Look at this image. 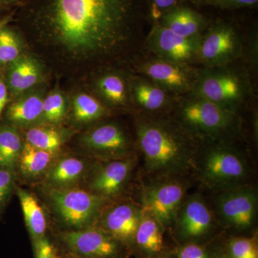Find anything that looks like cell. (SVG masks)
I'll list each match as a JSON object with an SVG mask.
<instances>
[{
  "label": "cell",
  "instance_id": "16",
  "mask_svg": "<svg viewBox=\"0 0 258 258\" xmlns=\"http://www.w3.org/2000/svg\"><path fill=\"white\" fill-rule=\"evenodd\" d=\"M235 34L230 29H215L205 37L200 48L204 60L216 62L232 54L236 46Z\"/></svg>",
  "mask_w": 258,
  "mask_h": 258
},
{
  "label": "cell",
  "instance_id": "12",
  "mask_svg": "<svg viewBox=\"0 0 258 258\" xmlns=\"http://www.w3.org/2000/svg\"><path fill=\"white\" fill-rule=\"evenodd\" d=\"M87 147L106 155H119L128 149V139L118 125L105 124L98 127L84 138Z\"/></svg>",
  "mask_w": 258,
  "mask_h": 258
},
{
  "label": "cell",
  "instance_id": "40",
  "mask_svg": "<svg viewBox=\"0 0 258 258\" xmlns=\"http://www.w3.org/2000/svg\"><path fill=\"white\" fill-rule=\"evenodd\" d=\"M3 23H1V22H0V30H2V28H3Z\"/></svg>",
  "mask_w": 258,
  "mask_h": 258
},
{
  "label": "cell",
  "instance_id": "19",
  "mask_svg": "<svg viewBox=\"0 0 258 258\" xmlns=\"http://www.w3.org/2000/svg\"><path fill=\"white\" fill-rule=\"evenodd\" d=\"M18 197L25 222L34 240L45 236L47 222L43 210L32 194L18 189Z\"/></svg>",
  "mask_w": 258,
  "mask_h": 258
},
{
  "label": "cell",
  "instance_id": "36",
  "mask_svg": "<svg viewBox=\"0 0 258 258\" xmlns=\"http://www.w3.org/2000/svg\"><path fill=\"white\" fill-rule=\"evenodd\" d=\"M176 3V0H154L156 6L159 9L170 8Z\"/></svg>",
  "mask_w": 258,
  "mask_h": 258
},
{
  "label": "cell",
  "instance_id": "11",
  "mask_svg": "<svg viewBox=\"0 0 258 258\" xmlns=\"http://www.w3.org/2000/svg\"><path fill=\"white\" fill-rule=\"evenodd\" d=\"M142 213L135 207L123 204L111 209L106 214L103 225L107 233L121 242L134 240Z\"/></svg>",
  "mask_w": 258,
  "mask_h": 258
},
{
  "label": "cell",
  "instance_id": "18",
  "mask_svg": "<svg viewBox=\"0 0 258 258\" xmlns=\"http://www.w3.org/2000/svg\"><path fill=\"white\" fill-rule=\"evenodd\" d=\"M10 68L9 86L13 92L20 93L36 84L40 79V69L30 57H18Z\"/></svg>",
  "mask_w": 258,
  "mask_h": 258
},
{
  "label": "cell",
  "instance_id": "2",
  "mask_svg": "<svg viewBox=\"0 0 258 258\" xmlns=\"http://www.w3.org/2000/svg\"><path fill=\"white\" fill-rule=\"evenodd\" d=\"M137 137L146 168L151 174L176 175L195 166L196 151L192 140L174 125L145 120L138 125Z\"/></svg>",
  "mask_w": 258,
  "mask_h": 258
},
{
  "label": "cell",
  "instance_id": "41",
  "mask_svg": "<svg viewBox=\"0 0 258 258\" xmlns=\"http://www.w3.org/2000/svg\"><path fill=\"white\" fill-rule=\"evenodd\" d=\"M2 1H8V0H2Z\"/></svg>",
  "mask_w": 258,
  "mask_h": 258
},
{
  "label": "cell",
  "instance_id": "1",
  "mask_svg": "<svg viewBox=\"0 0 258 258\" xmlns=\"http://www.w3.org/2000/svg\"><path fill=\"white\" fill-rule=\"evenodd\" d=\"M125 6L122 0H55L51 25L70 52L102 53L123 40Z\"/></svg>",
  "mask_w": 258,
  "mask_h": 258
},
{
  "label": "cell",
  "instance_id": "31",
  "mask_svg": "<svg viewBox=\"0 0 258 258\" xmlns=\"http://www.w3.org/2000/svg\"><path fill=\"white\" fill-rule=\"evenodd\" d=\"M230 258H258L255 242L249 238L232 239L229 243Z\"/></svg>",
  "mask_w": 258,
  "mask_h": 258
},
{
  "label": "cell",
  "instance_id": "24",
  "mask_svg": "<svg viewBox=\"0 0 258 258\" xmlns=\"http://www.w3.org/2000/svg\"><path fill=\"white\" fill-rule=\"evenodd\" d=\"M164 26L180 36L191 38L200 30V23L193 12L180 9L166 15Z\"/></svg>",
  "mask_w": 258,
  "mask_h": 258
},
{
  "label": "cell",
  "instance_id": "34",
  "mask_svg": "<svg viewBox=\"0 0 258 258\" xmlns=\"http://www.w3.org/2000/svg\"><path fill=\"white\" fill-rule=\"evenodd\" d=\"M177 258H208V256L201 246L189 244L179 249Z\"/></svg>",
  "mask_w": 258,
  "mask_h": 258
},
{
  "label": "cell",
  "instance_id": "27",
  "mask_svg": "<svg viewBox=\"0 0 258 258\" xmlns=\"http://www.w3.org/2000/svg\"><path fill=\"white\" fill-rule=\"evenodd\" d=\"M103 113V106L93 97L83 93L75 98L74 114L78 121H91L101 117Z\"/></svg>",
  "mask_w": 258,
  "mask_h": 258
},
{
  "label": "cell",
  "instance_id": "3",
  "mask_svg": "<svg viewBox=\"0 0 258 258\" xmlns=\"http://www.w3.org/2000/svg\"><path fill=\"white\" fill-rule=\"evenodd\" d=\"M198 177L212 189L228 190L241 186L248 174V166L238 152L230 148H212L195 160Z\"/></svg>",
  "mask_w": 258,
  "mask_h": 258
},
{
  "label": "cell",
  "instance_id": "10",
  "mask_svg": "<svg viewBox=\"0 0 258 258\" xmlns=\"http://www.w3.org/2000/svg\"><path fill=\"white\" fill-rule=\"evenodd\" d=\"M151 42L154 50L170 62L188 60L196 50L192 39L180 36L164 26L154 30Z\"/></svg>",
  "mask_w": 258,
  "mask_h": 258
},
{
  "label": "cell",
  "instance_id": "37",
  "mask_svg": "<svg viewBox=\"0 0 258 258\" xmlns=\"http://www.w3.org/2000/svg\"><path fill=\"white\" fill-rule=\"evenodd\" d=\"M231 3L238 5H254L257 3L258 0H229Z\"/></svg>",
  "mask_w": 258,
  "mask_h": 258
},
{
  "label": "cell",
  "instance_id": "14",
  "mask_svg": "<svg viewBox=\"0 0 258 258\" xmlns=\"http://www.w3.org/2000/svg\"><path fill=\"white\" fill-rule=\"evenodd\" d=\"M240 83L230 76H209L200 83L201 98L222 105L240 96Z\"/></svg>",
  "mask_w": 258,
  "mask_h": 258
},
{
  "label": "cell",
  "instance_id": "21",
  "mask_svg": "<svg viewBox=\"0 0 258 258\" xmlns=\"http://www.w3.org/2000/svg\"><path fill=\"white\" fill-rule=\"evenodd\" d=\"M85 170L84 162L78 158H64L52 166L47 174L51 184L60 187L77 181Z\"/></svg>",
  "mask_w": 258,
  "mask_h": 258
},
{
  "label": "cell",
  "instance_id": "22",
  "mask_svg": "<svg viewBox=\"0 0 258 258\" xmlns=\"http://www.w3.org/2000/svg\"><path fill=\"white\" fill-rule=\"evenodd\" d=\"M43 100L37 95L23 98L9 107L8 115L10 120L18 123H28L42 114Z\"/></svg>",
  "mask_w": 258,
  "mask_h": 258
},
{
  "label": "cell",
  "instance_id": "38",
  "mask_svg": "<svg viewBox=\"0 0 258 258\" xmlns=\"http://www.w3.org/2000/svg\"><path fill=\"white\" fill-rule=\"evenodd\" d=\"M215 258H230V257H227V256H225V255H218V256H217V257H215Z\"/></svg>",
  "mask_w": 258,
  "mask_h": 258
},
{
  "label": "cell",
  "instance_id": "5",
  "mask_svg": "<svg viewBox=\"0 0 258 258\" xmlns=\"http://www.w3.org/2000/svg\"><path fill=\"white\" fill-rule=\"evenodd\" d=\"M217 215L226 225L243 230L253 223L257 195L249 187L239 186L222 191L216 201Z\"/></svg>",
  "mask_w": 258,
  "mask_h": 258
},
{
  "label": "cell",
  "instance_id": "9",
  "mask_svg": "<svg viewBox=\"0 0 258 258\" xmlns=\"http://www.w3.org/2000/svg\"><path fill=\"white\" fill-rule=\"evenodd\" d=\"M180 235L186 239H196L208 233L212 225V212L199 195L181 204L176 218Z\"/></svg>",
  "mask_w": 258,
  "mask_h": 258
},
{
  "label": "cell",
  "instance_id": "25",
  "mask_svg": "<svg viewBox=\"0 0 258 258\" xmlns=\"http://www.w3.org/2000/svg\"><path fill=\"white\" fill-rule=\"evenodd\" d=\"M28 143L50 154H55L62 144V137L53 128L36 127L29 129L26 134Z\"/></svg>",
  "mask_w": 258,
  "mask_h": 258
},
{
  "label": "cell",
  "instance_id": "33",
  "mask_svg": "<svg viewBox=\"0 0 258 258\" xmlns=\"http://www.w3.org/2000/svg\"><path fill=\"white\" fill-rule=\"evenodd\" d=\"M35 258H60L55 245L47 237H40L34 240Z\"/></svg>",
  "mask_w": 258,
  "mask_h": 258
},
{
  "label": "cell",
  "instance_id": "42",
  "mask_svg": "<svg viewBox=\"0 0 258 258\" xmlns=\"http://www.w3.org/2000/svg\"><path fill=\"white\" fill-rule=\"evenodd\" d=\"M79 258H82V257H79Z\"/></svg>",
  "mask_w": 258,
  "mask_h": 258
},
{
  "label": "cell",
  "instance_id": "15",
  "mask_svg": "<svg viewBox=\"0 0 258 258\" xmlns=\"http://www.w3.org/2000/svg\"><path fill=\"white\" fill-rule=\"evenodd\" d=\"M146 75L158 84L174 91H186L189 79L184 70L170 61H155L144 68Z\"/></svg>",
  "mask_w": 258,
  "mask_h": 258
},
{
  "label": "cell",
  "instance_id": "13",
  "mask_svg": "<svg viewBox=\"0 0 258 258\" xmlns=\"http://www.w3.org/2000/svg\"><path fill=\"white\" fill-rule=\"evenodd\" d=\"M132 168L131 160L112 161L93 178L91 188L102 197L112 196L118 193L125 184Z\"/></svg>",
  "mask_w": 258,
  "mask_h": 258
},
{
  "label": "cell",
  "instance_id": "28",
  "mask_svg": "<svg viewBox=\"0 0 258 258\" xmlns=\"http://www.w3.org/2000/svg\"><path fill=\"white\" fill-rule=\"evenodd\" d=\"M98 87L106 99L114 104H121L125 100L124 82L119 76L108 75L100 80Z\"/></svg>",
  "mask_w": 258,
  "mask_h": 258
},
{
  "label": "cell",
  "instance_id": "6",
  "mask_svg": "<svg viewBox=\"0 0 258 258\" xmlns=\"http://www.w3.org/2000/svg\"><path fill=\"white\" fill-rule=\"evenodd\" d=\"M185 188L175 180L164 181L145 189L142 212L154 217L161 225H170L184 200Z\"/></svg>",
  "mask_w": 258,
  "mask_h": 258
},
{
  "label": "cell",
  "instance_id": "7",
  "mask_svg": "<svg viewBox=\"0 0 258 258\" xmlns=\"http://www.w3.org/2000/svg\"><path fill=\"white\" fill-rule=\"evenodd\" d=\"M61 239L70 249L82 258H114L119 252L118 240L98 229L68 231Z\"/></svg>",
  "mask_w": 258,
  "mask_h": 258
},
{
  "label": "cell",
  "instance_id": "30",
  "mask_svg": "<svg viewBox=\"0 0 258 258\" xmlns=\"http://www.w3.org/2000/svg\"><path fill=\"white\" fill-rule=\"evenodd\" d=\"M66 103L60 93H52L43 100L42 114L51 123H57L63 118Z\"/></svg>",
  "mask_w": 258,
  "mask_h": 258
},
{
  "label": "cell",
  "instance_id": "29",
  "mask_svg": "<svg viewBox=\"0 0 258 258\" xmlns=\"http://www.w3.org/2000/svg\"><path fill=\"white\" fill-rule=\"evenodd\" d=\"M20 45L14 34L6 29L0 30V64L13 62L18 58Z\"/></svg>",
  "mask_w": 258,
  "mask_h": 258
},
{
  "label": "cell",
  "instance_id": "39",
  "mask_svg": "<svg viewBox=\"0 0 258 258\" xmlns=\"http://www.w3.org/2000/svg\"><path fill=\"white\" fill-rule=\"evenodd\" d=\"M159 258H172L170 257V256L169 255H163L161 256V257H159Z\"/></svg>",
  "mask_w": 258,
  "mask_h": 258
},
{
  "label": "cell",
  "instance_id": "4",
  "mask_svg": "<svg viewBox=\"0 0 258 258\" xmlns=\"http://www.w3.org/2000/svg\"><path fill=\"white\" fill-rule=\"evenodd\" d=\"M48 195L64 222L78 229L84 228L96 218L103 201L101 195L78 188H52Z\"/></svg>",
  "mask_w": 258,
  "mask_h": 258
},
{
  "label": "cell",
  "instance_id": "8",
  "mask_svg": "<svg viewBox=\"0 0 258 258\" xmlns=\"http://www.w3.org/2000/svg\"><path fill=\"white\" fill-rule=\"evenodd\" d=\"M186 124L205 133H215L227 127L230 114L221 105L200 98L187 102L181 109Z\"/></svg>",
  "mask_w": 258,
  "mask_h": 258
},
{
  "label": "cell",
  "instance_id": "32",
  "mask_svg": "<svg viewBox=\"0 0 258 258\" xmlns=\"http://www.w3.org/2000/svg\"><path fill=\"white\" fill-rule=\"evenodd\" d=\"M14 176L10 169L0 167V212L5 203L13 186Z\"/></svg>",
  "mask_w": 258,
  "mask_h": 258
},
{
  "label": "cell",
  "instance_id": "20",
  "mask_svg": "<svg viewBox=\"0 0 258 258\" xmlns=\"http://www.w3.org/2000/svg\"><path fill=\"white\" fill-rule=\"evenodd\" d=\"M53 154L33 147L27 142L19 157V162L24 175L35 176L44 172L50 166Z\"/></svg>",
  "mask_w": 258,
  "mask_h": 258
},
{
  "label": "cell",
  "instance_id": "35",
  "mask_svg": "<svg viewBox=\"0 0 258 258\" xmlns=\"http://www.w3.org/2000/svg\"><path fill=\"white\" fill-rule=\"evenodd\" d=\"M8 90L3 81H0V115L8 102Z\"/></svg>",
  "mask_w": 258,
  "mask_h": 258
},
{
  "label": "cell",
  "instance_id": "17",
  "mask_svg": "<svg viewBox=\"0 0 258 258\" xmlns=\"http://www.w3.org/2000/svg\"><path fill=\"white\" fill-rule=\"evenodd\" d=\"M134 240L144 252L151 254L160 252L164 245L161 224L152 215L142 212Z\"/></svg>",
  "mask_w": 258,
  "mask_h": 258
},
{
  "label": "cell",
  "instance_id": "23",
  "mask_svg": "<svg viewBox=\"0 0 258 258\" xmlns=\"http://www.w3.org/2000/svg\"><path fill=\"white\" fill-rule=\"evenodd\" d=\"M22 149L21 138L15 129H0V167L12 170L18 163Z\"/></svg>",
  "mask_w": 258,
  "mask_h": 258
},
{
  "label": "cell",
  "instance_id": "26",
  "mask_svg": "<svg viewBox=\"0 0 258 258\" xmlns=\"http://www.w3.org/2000/svg\"><path fill=\"white\" fill-rule=\"evenodd\" d=\"M137 103L148 111H157L164 106L166 101L165 91L152 83H140L134 89Z\"/></svg>",
  "mask_w": 258,
  "mask_h": 258
}]
</instances>
